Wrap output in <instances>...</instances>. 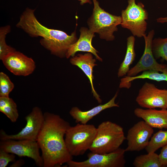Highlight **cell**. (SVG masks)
Returning a JSON list of instances; mask_svg holds the SVG:
<instances>
[{"label":"cell","mask_w":167,"mask_h":167,"mask_svg":"<svg viewBox=\"0 0 167 167\" xmlns=\"http://www.w3.org/2000/svg\"><path fill=\"white\" fill-rule=\"evenodd\" d=\"M80 1V5H83L84 4L88 3L89 4H91L92 3V0H78Z\"/></svg>","instance_id":"f546056e"},{"label":"cell","mask_w":167,"mask_h":167,"mask_svg":"<svg viewBox=\"0 0 167 167\" xmlns=\"http://www.w3.org/2000/svg\"><path fill=\"white\" fill-rule=\"evenodd\" d=\"M125 152V149L120 148L107 153L91 152L87 155V160L80 162L71 160L66 164L69 167H124L126 163Z\"/></svg>","instance_id":"52a82bcc"},{"label":"cell","mask_w":167,"mask_h":167,"mask_svg":"<svg viewBox=\"0 0 167 167\" xmlns=\"http://www.w3.org/2000/svg\"><path fill=\"white\" fill-rule=\"evenodd\" d=\"M153 132V128L143 120L135 124L128 131L126 137L127 146L125 151L138 152L145 149Z\"/></svg>","instance_id":"7c38bea8"},{"label":"cell","mask_w":167,"mask_h":167,"mask_svg":"<svg viewBox=\"0 0 167 167\" xmlns=\"http://www.w3.org/2000/svg\"><path fill=\"white\" fill-rule=\"evenodd\" d=\"M135 38L133 36H129L127 39V47L126 54L123 61L118 69V77L124 76L127 74L130 67L135 60L136 54L135 50Z\"/></svg>","instance_id":"d6986e66"},{"label":"cell","mask_w":167,"mask_h":167,"mask_svg":"<svg viewBox=\"0 0 167 167\" xmlns=\"http://www.w3.org/2000/svg\"><path fill=\"white\" fill-rule=\"evenodd\" d=\"M14 88V84L4 72H0V97H9Z\"/></svg>","instance_id":"d4e9b609"},{"label":"cell","mask_w":167,"mask_h":167,"mask_svg":"<svg viewBox=\"0 0 167 167\" xmlns=\"http://www.w3.org/2000/svg\"><path fill=\"white\" fill-rule=\"evenodd\" d=\"M134 113L153 128L167 129V109L157 110L155 109L136 108L134 110Z\"/></svg>","instance_id":"9a60e30c"},{"label":"cell","mask_w":167,"mask_h":167,"mask_svg":"<svg viewBox=\"0 0 167 167\" xmlns=\"http://www.w3.org/2000/svg\"><path fill=\"white\" fill-rule=\"evenodd\" d=\"M1 60L5 67L15 75H29L36 67L35 62L32 58L17 51L9 54Z\"/></svg>","instance_id":"4fadbf2b"},{"label":"cell","mask_w":167,"mask_h":167,"mask_svg":"<svg viewBox=\"0 0 167 167\" xmlns=\"http://www.w3.org/2000/svg\"><path fill=\"white\" fill-rule=\"evenodd\" d=\"M37 142L42 152L44 167H59L72 160L64 136L69 123L59 115L46 112Z\"/></svg>","instance_id":"6da1fadb"},{"label":"cell","mask_w":167,"mask_h":167,"mask_svg":"<svg viewBox=\"0 0 167 167\" xmlns=\"http://www.w3.org/2000/svg\"><path fill=\"white\" fill-rule=\"evenodd\" d=\"M158 155L160 161L163 166H167V145L162 147Z\"/></svg>","instance_id":"4316f807"},{"label":"cell","mask_w":167,"mask_h":167,"mask_svg":"<svg viewBox=\"0 0 167 167\" xmlns=\"http://www.w3.org/2000/svg\"><path fill=\"white\" fill-rule=\"evenodd\" d=\"M0 111L13 122H16L19 116L17 105L9 97H0Z\"/></svg>","instance_id":"ffe728a7"},{"label":"cell","mask_w":167,"mask_h":167,"mask_svg":"<svg viewBox=\"0 0 167 167\" xmlns=\"http://www.w3.org/2000/svg\"><path fill=\"white\" fill-rule=\"evenodd\" d=\"M167 145V131L160 130L153 134L145 148L147 153L155 152L158 149Z\"/></svg>","instance_id":"7402d4cb"},{"label":"cell","mask_w":167,"mask_h":167,"mask_svg":"<svg viewBox=\"0 0 167 167\" xmlns=\"http://www.w3.org/2000/svg\"><path fill=\"white\" fill-rule=\"evenodd\" d=\"M154 34L155 31L152 29L147 36L145 34L143 36L145 44L143 53L137 64L130 69L127 76H135L141 72L147 70L163 72L167 68V65L157 62L153 55L152 46Z\"/></svg>","instance_id":"8fae6325"},{"label":"cell","mask_w":167,"mask_h":167,"mask_svg":"<svg viewBox=\"0 0 167 167\" xmlns=\"http://www.w3.org/2000/svg\"><path fill=\"white\" fill-rule=\"evenodd\" d=\"M14 163L11 165L10 167H18L22 166L24 163V161L22 159L16 161H14Z\"/></svg>","instance_id":"83f0119b"},{"label":"cell","mask_w":167,"mask_h":167,"mask_svg":"<svg viewBox=\"0 0 167 167\" xmlns=\"http://www.w3.org/2000/svg\"><path fill=\"white\" fill-rule=\"evenodd\" d=\"M121 26L129 30L134 36L142 37L145 34L148 14L141 2L128 0V5L121 12Z\"/></svg>","instance_id":"8992f818"},{"label":"cell","mask_w":167,"mask_h":167,"mask_svg":"<svg viewBox=\"0 0 167 167\" xmlns=\"http://www.w3.org/2000/svg\"><path fill=\"white\" fill-rule=\"evenodd\" d=\"M156 21L158 23L162 24L167 23V16L158 18L156 19Z\"/></svg>","instance_id":"f1b7e54d"},{"label":"cell","mask_w":167,"mask_h":167,"mask_svg":"<svg viewBox=\"0 0 167 167\" xmlns=\"http://www.w3.org/2000/svg\"><path fill=\"white\" fill-rule=\"evenodd\" d=\"M80 32L79 39L69 46L66 54V57L68 58L71 56L74 57L78 52H86L93 54L97 59L102 62V59L97 54L98 51L92 45V40L95 36L94 33L89 29L84 27L80 28Z\"/></svg>","instance_id":"5bb4252c"},{"label":"cell","mask_w":167,"mask_h":167,"mask_svg":"<svg viewBox=\"0 0 167 167\" xmlns=\"http://www.w3.org/2000/svg\"><path fill=\"white\" fill-rule=\"evenodd\" d=\"M25 119L26 121L25 126L17 134L9 135L1 130L0 132L1 140H29L37 141L44 122V113L40 108L36 106L25 117Z\"/></svg>","instance_id":"ba28073f"},{"label":"cell","mask_w":167,"mask_h":167,"mask_svg":"<svg viewBox=\"0 0 167 167\" xmlns=\"http://www.w3.org/2000/svg\"><path fill=\"white\" fill-rule=\"evenodd\" d=\"M15 154L0 149V167H5L9 162L15 161Z\"/></svg>","instance_id":"484cf974"},{"label":"cell","mask_w":167,"mask_h":167,"mask_svg":"<svg viewBox=\"0 0 167 167\" xmlns=\"http://www.w3.org/2000/svg\"><path fill=\"white\" fill-rule=\"evenodd\" d=\"M97 128L92 124L78 123L70 126L65 135L67 150L72 156L83 155L89 149L95 138Z\"/></svg>","instance_id":"5b68a950"},{"label":"cell","mask_w":167,"mask_h":167,"mask_svg":"<svg viewBox=\"0 0 167 167\" xmlns=\"http://www.w3.org/2000/svg\"><path fill=\"white\" fill-rule=\"evenodd\" d=\"M70 61L71 64L80 68L88 77L91 84L93 96L99 103H101L102 100L95 90L93 84V69L97 65L96 63V60L93 58L92 54L88 52L84 54H78L72 57Z\"/></svg>","instance_id":"2e32d148"},{"label":"cell","mask_w":167,"mask_h":167,"mask_svg":"<svg viewBox=\"0 0 167 167\" xmlns=\"http://www.w3.org/2000/svg\"><path fill=\"white\" fill-rule=\"evenodd\" d=\"M92 1L94 5L92 13L87 21L89 30L94 33L98 34L101 39L107 41L113 40V34L118 31L117 26L121 23V16L105 11L100 6L97 0Z\"/></svg>","instance_id":"277c9868"},{"label":"cell","mask_w":167,"mask_h":167,"mask_svg":"<svg viewBox=\"0 0 167 167\" xmlns=\"http://www.w3.org/2000/svg\"><path fill=\"white\" fill-rule=\"evenodd\" d=\"M37 141L29 140L7 139L1 140L0 149L19 156H26L32 159L39 167H43V161L39 152Z\"/></svg>","instance_id":"9c48e42d"},{"label":"cell","mask_w":167,"mask_h":167,"mask_svg":"<svg viewBox=\"0 0 167 167\" xmlns=\"http://www.w3.org/2000/svg\"><path fill=\"white\" fill-rule=\"evenodd\" d=\"M35 10L26 8L20 15L16 27L31 37H41L40 44L51 54L60 58L66 57L69 46L78 40L76 31L68 35L62 31L45 26L37 19L34 14Z\"/></svg>","instance_id":"7a4b0ae2"},{"label":"cell","mask_w":167,"mask_h":167,"mask_svg":"<svg viewBox=\"0 0 167 167\" xmlns=\"http://www.w3.org/2000/svg\"><path fill=\"white\" fill-rule=\"evenodd\" d=\"M118 95V92L107 103L100 104L92 109L86 111H82L77 107H72L69 113L76 123L86 124L93 117L105 109L113 107H118L119 105L115 103V100Z\"/></svg>","instance_id":"e0dca14e"},{"label":"cell","mask_w":167,"mask_h":167,"mask_svg":"<svg viewBox=\"0 0 167 167\" xmlns=\"http://www.w3.org/2000/svg\"><path fill=\"white\" fill-rule=\"evenodd\" d=\"M135 101L142 107L167 109V90L159 89L154 84L146 82L139 89Z\"/></svg>","instance_id":"30bf717a"},{"label":"cell","mask_w":167,"mask_h":167,"mask_svg":"<svg viewBox=\"0 0 167 167\" xmlns=\"http://www.w3.org/2000/svg\"><path fill=\"white\" fill-rule=\"evenodd\" d=\"M133 165L135 167H161L159 155L155 152L141 155L135 159Z\"/></svg>","instance_id":"44dd1931"},{"label":"cell","mask_w":167,"mask_h":167,"mask_svg":"<svg viewBox=\"0 0 167 167\" xmlns=\"http://www.w3.org/2000/svg\"><path fill=\"white\" fill-rule=\"evenodd\" d=\"M152 47V54L156 59L161 58L167 62V37L153 39Z\"/></svg>","instance_id":"603a6c76"},{"label":"cell","mask_w":167,"mask_h":167,"mask_svg":"<svg viewBox=\"0 0 167 167\" xmlns=\"http://www.w3.org/2000/svg\"><path fill=\"white\" fill-rule=\"evenodd\" d=\"M147 79L158 82L167 81V68L163 72L160 73L155 70H147L143 71L140 75L135 76H125L121 79L119 87L120 88H129L131 82L137 79Z\"/></svg>","instance_id":"ac0fdd59"},{"label":"cell","mask_w":167,"mask_h":167,"mask_svg":"<svg viewBox=\"0 0 167 167\" xmlns=\"http://www.w3.org/2000/svg\"><path fill=\"white\" fill-rule=\"evenodd\" d=\"M11 26L7 25L0 28V59L15 51L16 49L8 45L6 42V35L11 31Z\"/></svg>","instance_id":"cb8c5ba5"},{"label":"cell","mask_w":167,"mask_h":167,"mask_svg":"<svg viewBox=\"0 0 167 167\" xmlns=\"http://www.w3.org/2000/svg\"><path fill=\"white\" fill-rule=\"evenodd\" d=\"M126 139L121 126L109 121H104L97 128L95 138L89 150L97 153H110L120 148Z\"/></svg>","instance_id":"3957f363"}]
</instances>
